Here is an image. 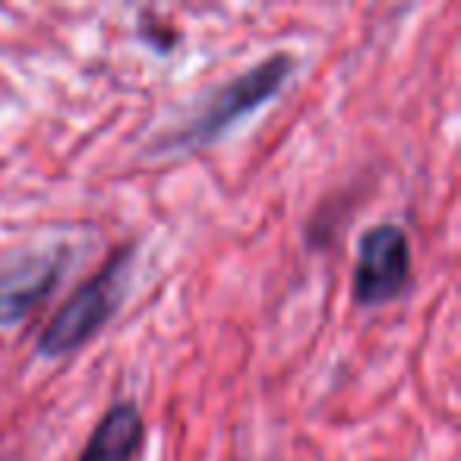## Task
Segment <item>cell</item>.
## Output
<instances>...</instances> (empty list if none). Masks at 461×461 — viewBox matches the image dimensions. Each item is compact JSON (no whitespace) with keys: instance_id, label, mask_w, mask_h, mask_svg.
Here are the masks:
<instances>
[{"instance_id":"3957f363","label":"cell","mask_w":461,"mask_h":461,"mask_svg":"<svg viewBox=\"0 0 461 461\" xmlns=\"http://www.w3.org/2000/svg\"><path fill=\"white\" fill-rule=\"evenodd\" d=\"M411 282V244L395 224H373L357 244L354 301L379 307L404 294Z\"/></svg>"},{"instance_id":"7a4b0ae2","label":"cell","mask_w":461,"mask_h":461,"mask_svg":"<svg viewBox=\"0 0 461 461\" xmlns=\"http://www.w3.org/2000/svg\"><path fill=\"white\" fill-rule=\"evenodd\" d=\"M291 70H294V58L291 54H272L263 64H257L253 70H247L244 77L230 79L228 86L215 92L209 98L196 121L186 127V133H180L184 146H205V142L218 140L224 130H230L240 117L253 114L257 108H263L269 98L278 95L285 83H288Z\"/></svg>"},{"instance_id":"5b68a950","label":"cell","mask_w":461,"mask_h":461,"mask_svg":"<svg viewBox=\"0 0 461 461\" xmlns=\"http://www.w3.org/2000/svg\"><path fill=\"white\" fill-rule=\"evenodd\" d=\"M142 414L133 402H121L98 420L77 461H133L142 442Z\"/></svg>"},{"instance_id":"6da1fadb","label":"cell","mask_w":461,"mask_h":461,"mask_svg":"<svg viewBox=\"0 0 461 461\" xmlns=\"http://www.w3.org/2000/svg\"><path fill=\"white\" fill-rule=\"evenodd\" d=\"M130 263H133V250L127 247V250L114 253L83 288L73 291L70 301L54 313V320L41 332V357H67V354H73L117 313L123 294H127Z\"/></svg>"},{"instance_id":"277c9868","label":"cell","mask_w":461,"mask_h":461,"mask_svg":"<svg viewBox=\"0 0 461 461\" xmlns=\"http://www.w3.org/2000/svg\"><path fill=\"white\" fill-rule=\"evenodd\" d=\"M58 272V257H32L7 269V276H0V326H14V322L26 320L29 310L54 288Z\"/></svg>"}]
</instances>
